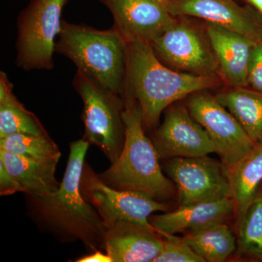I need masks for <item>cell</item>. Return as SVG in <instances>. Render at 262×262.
<instances>
[{
	"mask_svg": "<svg viewBox=\"0 0 262 262\" xmlns=\"http://www.w3.org/2000/svg\"><path fill=\"white\" fill-rule=\"evenodd\" d=\"M80 191L106 228L117 222H127L156 230L150 223V215L155 212L168 211V205L145 193L110 187L86 163L81 177Z\"/></svg>",
	"mask_w": 262,
	"mask_h": 262,
	"instance_id": "7",
	"label": "cell"
},
{
	"mask_svg": "<svg viewBox=\"0 0 262 262\" xmlns=\"http://www.w3.org/2000/svg\"><path fill=\"white\" fill-rule=\"evenodd\" d=\"M229 173L238 226L262 184V144L253 146Z\"/></svg>",
	"mask_w": 262,
	"mask_h": 262,
	"instance_id": "18",
	"label": "cell"
},
{
	"mask_svg": "<svg viewBox=\"0 0 262 262\" xmlns=\"http://www.w3.org/2000/svg\"><path fill=\"white\" fill-rule=\"evenodd\" d=\"M184 239L205 262L225 261L237 249L235 237L225 222L188 233Z\"/></svg>",
	"mask_w": 262,
	"mask_h": 262,
	"instance_id": "21",
	"label": "cell"
},
{
	"mask_svg": "<svg viewBox=\"0 0 262 262\" xmlns=\"http://www.w3.org/2000/svg\"><path fill=\"white\" fill-rule=\"evenodd\" d=\"M123 100V147L116 161L98 176L115 189L145 193L156 200L171 198L177 187L164 175L154 144L145 135L141 108L130 96L125 95Z\"/></svg>",
	"mask_w": 262,
	"mask_h": 262,
	"instance_id": "3",
	"label": "cell"
},
{
	"mask_svg": "<svg viewBox=\"0 0 262 262\" xmlns=\"http://www.w3.org/2000/svg\"><path fill=\"white\" fill-rule=\"evenodd\" d=\"M215 96L237 119L253 144H262V93L250 87L231 88Z\"/></svg>",
	"mask_w": 262,
	"mask_h": 262,
	"instance_id": "19",
	"label": "cell"
},
{
	"mask_svg": "<svg viewBox=\"0 0 262 262\" xmlns=\"http://www.w3.org/2000/svg\"><path fill=\"white\" fill-rule=\"evenodd\" d=\"M175 16L194 17L241 33L255 42L262 40L259 13L235 0H165Z\"/></svg>",
	"mask_w": 262,
	"mask_h": 262,
	"instance_id": "13",
	"label": "cell"
},
{
	"mask_svg": "<svg viewBox=\"0 0 262 262\" xmlns=\"http://www.w3.org/2000/svg\"><path fill=\"white\" fill-rule=\"evenodd\" d=\"M167 108L163 123L152 138L160 160L198 158L215 153L211 138L193 118L187 105L176 103Z\"/></svg>",
	"mask_w": 262,
	"mask_h": 262,
	"instance_id": "11",
	"label": "cell"
},
{
	"mask_svg": "<svg viewBox=\"0 0 262 262\" xmlns=\"http://www.w3.org/2000/svg\"><path fill=\"white\" fill-rule=\"evenodd\" d=\"M164 241L155 229L119 222L106 228L103 249L113 262H155L163 251Z\"/></svg>",
	"mask_w": 262,
	"mask_h": 262,
	"instance_id": "15",
	"label": "cell"
},
{
	"mask_svg": "<svg viewBox=\"0 0 262 262\" xmlns=\"http://www.w3.org/2000/svg\"><path fill=\"white\" fill-rule=\"evenodd\" d=\"M113 15L115 29L127 42L151 45L178 20L165 0H99Z\"/></svg>",
	"mask_w": 262,
	"mask_h": 262,
	"instance_id": "12",
	"label": "cell"
},
{
	"mask_svg": "<svg viewBox=\"0 0 262 262\" xmlns=\"http://www.w3.org/2000/svg\"><path fill=\"white\" fill-rule=\"evenodd\" d=\"M73 84L83 102V139L97 146L110 163H114L125 142L123 98L103 89L80 71Z\"/></svg>",
	"mask_w": 262,
	"mask_h": 262,
	"instance_id": "5",
	"label": "cell"
},
{
	"mask_svg": "<svg viewBox=\"0 0 262 262\" xmlns=\"http://www.w3.org/2000/svg\"><path fill=\"white\" fill-rule=\"evenodd\" d=\"M249 6L252 7L253 9L261 15L262 17V0H244Z\"/></svg>",
	"mask_w": 262,
	"mask_h": 262,
	"instance_id": "28",
	"label": "cell"
},
{
	"mask_svg": "<svg viewBox=\"0 0 262 262\" xmlns=\"http://www.w3.org/2000/svg\"><path fill=\"white\" fill-rule=\"evenodd\" d=\"M58 36L55 51L103 89L123 97L127 42L115 27L101 31L63 20Z\"/></svg>",
	"mask_w": 262,
	"mask_h": 262,
	"instance_id": "4",
	"label": "cell"
},
{
	"mask_svg": "<svg viewBox=\"0 0 262 262\" xmlns=\"http://www.w3.org/2000/svg\"><path fill=\"white\" fill-rule=\"evenodd\" d=\"M0 149L29 159L58 162L61 151L50 136L14 134L0 139Z\"/></svg>",
	"mask_w": 262,
	"mask_h": 262,
	"instance_id": "22",
	"label": "cell"
},
{
	"mask_svg": "<svg viewBox=\"0 0 262 262\" xmlns=\"http://www.w3.org/2000/svg\"><path fill=\"white\" fill-rule=\"evenodd\" d=\"M8 171L18 184L20 192L37 198L56 192L61 182L56 178V161H40L29 159L0 149Z\"/></svg>",
	"mask_w": 262,
	"mask_h": 262,
	"instance_id": "17",
	"label": "cell"
},
{
	"mask_svg": "<svg viewBox=\"0 0 262 262\" xmlns=\"http://www.w3.org/2000/svg\"><path fill=\"white\" fill-rule=\"evenodd\" d=\"M248 84L262 93V40L253 46L248 66Z\"/></svg>",
	"mask_w": 262,
	"mask_h": 262,
	"instance_id": "25",
	"label": "cell"
},
{
	"mask_svg": "<svg viewBox=\"0 0 262 262\" xmlns=\"http://www.w3.org/2000/svg\"><path fill=\"white\" fill-rule=\"evenodd\" d=\"M206 24L205 30L218 62L223 82L231 88L249 87L248 66L256 42L222 26Z\"/></svg>",
	"mask_w": 262,
	"mask_h": 262,
	"instance_id": "14",
	"label": "cell"
},
{
	"mask_svg": "<svg viewBox=\"0 0 262 262\" xmlns=\"http://www.w3.org/2000/svg\"><path fill=\"white\" fill-rule=\"evenodd\" d=\"M68 0H33L18 23L16 63L24 70L53 68L55 38L61 29L62 10Z\"/></svg>",
	"mask_w": 262,
	"mask_h": 262,
	"instance_id": "6",
	"label": "cell"
},
{
	"mask_svg": "<svg viewBox=\"0 0 262 262\" xmlns=\"http://www.w3.org/2000/svg\"><path fill=\"white\" fill-rule=\"evenodd\" d=\"M14 134L47 135L34 114L19 102L4 72L0 74V139Z\"/></svg>",
	"mask_w": 262,
	"mask_h": 262,
	"instance_id": "20",
	"label": "cell"
},
{
	"mask_svg": "<svg viewBox=\"0 0 262 262\" xmlns=\"http://www.w3.org/2000/svg\"><path fill=\"white\" fill-rule=\"evenodd\" d=\"M260 18H261V26H262V17L261 16V15H260Z\"/></svg>",
	"mask_w": 262,
	"mask_h": 262,
	"instance_id": "29",
	"label": "cell"
},
{
	"mask_svg": "<svg viewBox=\"0 0 262 262\" xmlns=\"http://www.w3.org/2000/svg\"><path fill=\"white\" fill-rule=\"evenodd\" d=\"M163 251L155 262H205L184 238L167 234Z\"/></svg>",
	"mask_w": 262,
	"mask_h": 262,
	"instance_id": "24",
	"label": "cell"
},
{
	"mask_svg": "<svg viewBox=\"0 0 262 262\" xmlns=\"http://www.w3.org/2000/svg\"><path fill=\"white\" fill-rule=\"evenodd\" d=\"M77 262H113V260L106 253L101 252L100 250L93 251L91 254L82 256L75 260Z\"/></svg>",
	"mask_w": 262,
	"mask_h": 262,
	"instance_id": "27",
	"label": "cell"
},
{
	"mask_svg": "<svg viewBox=\"0 0 262 262\" xmlns=\"http://www.w3.org/2000/svg\"><path fill=\"white\" fill-rule=\"evenodd\" d=\"M151 46L156 56L170 68L192 75L221 77L206 30L193 25L184 16H179Z\"/></svg>",
	"mask_w": 262,
	"mask_h": 262,
	"instance_id": "8",
	"label": "cell"
},
{
	"mask_svg": "<svg viewBox=\"0 0 262 262\" xmlns=\"http://www.w3.org/2000/svg\"><path fill=\"white\" fill-rule=\"evenodd\" d=\"M237 228V253L262 261L261 190L248 207Z\"/></svg>",
	"mask_w": 262,
	"mask_h": 262,
	"instance_id": "23",
	"label": "cell"
},
{
	"mask_svg": "<svg viewBox=\"0 0 262 262\" xmlns=\"http://www.w3.org/2000/svg\"><path fill=\"white\" fill-rule=\"evenodd\" d=\"M186 105L211 138L215 153L229 170L255 146L237 119L215 96L201 91L191 95Z\"/></svg>",
	"mask_w": 262,
	"mask_h": 262,
	"instance_id": "10",
	"label": "cell"
},
{
	"mask_svg": "<svg viewBox=\"0 0 262 262\" xmlns=\"http://www.w3.org/2000/svg\"><path fill=\"white\" fill-rule=\"evenodd\" d=\"M90 144L83 138L70 144L61 186L46 196H29L32 213L61 241H80L90 251L103 248L106 227L98 212L84 199L80 180Z\"/></svg>",
	"mask_w": 262,
	"mask_h": 262,
	"instance_id": "1",
	"label": "cell"
},
{
	"mask_svg": "<svg viewBox=\"0 0 262 262\" xmlns=\"http://www.w3.org/2000/svg\"><path fill=\"white\" fill-rule=\"evenodd\" d=\"M20 192V189L14 178L8 171L3 159L0 158V194L11 195Z\"/></svg>",
	"mask_w": 262,
	"mask_h": 262,
	"instance_id": "26",
	"label": "cell"
},
{
	"mask_svg": "<svg viewBox=\"0 0 262 262\" xmlns=\"http://www.w3.org/2000/svg\"><path fill=\"white\" fill-rule=\"evenodd\" d=\"M235 213L232 198L221 201L179 207L172 212L150 216L149 222L163 237L179 232H196L216 224L224 223Z\"/></svg>",
	"mask_w": 262,
	"mask_h": 262,
	"instance_id": "16",
	"label": "cell"
},
{
	"mask_svg": "<svg viewBox=\"0 0 262 262\" xmlns=\"http://www.w3.org/2000/svg\"><path fill=\"white\" fill-rule=\"evenodd\" d=\"M222 82L223 80L220 77L172 70L156 56L149 43L127 42L123 96L136 100L146 128L156 127L161 114L174 103L189 95L217 87Z\"/></svg>",
	"mask_w": 262,
	"mask_h": 262,
	"instance_id": "2",
	"label": "cell"
},
{
	"mask_svg": "<svg viewBox=\"0 0 262 262\" xmlns=\"http://www.w3.org/2000/svg\"><path fill=\"white\" fill-rule=\"evenodd\" d=\"M165 170L178 190L179 207L232 198L228 169L208 155L167 160Z\"/></svg>",
	"mask_w": 262,
	"mask_h": 262,
	"instance_id": "9",
	"label": "cell"
}]
</instances>
